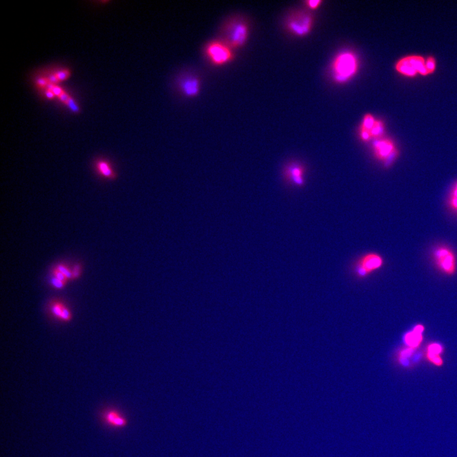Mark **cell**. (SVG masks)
<instances>
[{
    "instance_id": "obj_29",
    "label": "cell",
    "mask_w": 457,
    "mask_h": 457,
    "mask_svg": "<svg viewBox=\"0 0 457 457\" xmlns=\"http://www.w3.org/2000/svg\"><path fill=\"white\" fill-rule=\"evenodd\" d=\"M48 81L49 82H50L51 83H55V82H58L59 80L57 79V78L56 77V76L55 75V74H54V75L50 76V77H49L48 78Z\"/></svg>"
},
{
    "instance_id": "obj_28",
    "label": "cell",
    "mask_w": 457,
    "mask_h": 457,
    "mask_svg": "<svg viewBox=\"0 0 457 457\" xmlns=\"http://www.w3.org/2000/svg\"><path fill=\"white\" fill-rule=\"evenodd\" d=\"M37 84L38 85L41 87L46 86L47 82L46 80L43 79V78H40L37 80Z\"/></svg>"
},
{
    "instance_id": "obj_25",
    "label": "cell",
    "mask_w": 457,
    "mask_h": 457,
    "mask_svg": "<svg viewBox=\"0 0 457 457\" xmlns=\"http://www.w3.org/2000/svg\"><path fill=\"white\" fill-rule=\"evenodd\" d=\"M66 104L68 105L69 108L71 109L73 112H78L79 111V107L75 104V102L74 101L73 98H69V99L66 102Z\"/></svg>"
},
{
    "instance_id": "obj_14",
    "label": "cell",
    "mask_w": 457,
    "mask_h": 457,
    "mask_svg": "<svg viewBox=\"0 0 457 457\" xmlns=\"http://www.w3.org/2000/svg\"><path fill=\"white\" fill-rule=\"evenodd\" d=\"M50 311L53 317L63 321H70L72 318L70 310L62 302H53L50 306Z\"/></svg>"
},
{
    "instance_id": "obj_27",
    "label": "cell",
    "mask_w": 457,
    "mask_h": 457,
    "mask_svg": "<svg viewBox=\"0 0 457 457\" xmlns=\"http://www.w3.org/2000/svg\"><path fill=\"white\" fill-rule=\"evenodd\" d=\"M60 100H62V102L66 103L68 100L70 98V97L67 94L65 93L64 91L61 94L59 97Z\"/></svg>"
},
{
    "instance_id": "obj_8",
    "label": "cell",
    "mask_w": 457,
    "mask_h": 457,
    "mask_svg": "<svg viewBox=\"0 0 457 457\" xmlns=\"http://www.w3.org/2000/svg\"><path fill=\"white\" fill-rule=\"evenodd\" d=\"M314 19L310 13L298 11L288 17L286 26L287 30L297 37H306L312 30Z\"/></svg>"
},
{
    "instance_id": "obj_4",
    "label": "cell",
    "mask_w": 457,
    "mask_h": 457,
    "mask_svg": "<svg viewBox=\"0 0 457 457\" xmlns=\"http://www.w3.org/2000/svg\"><path fill=\"white\" fill-rule=\"evenodd\" d=\"M201 78L195 71L186 69L179 72L174 80L175 90L179 95L187 98L196 97L200 93Z\"/></svg>"
},
{
    "instance_id": "obj_12",
    "label": "cell",
    "mask_w": 457,
    "mask_h": 457,
    "mask_svg": "<svg viewBox=\"0 0 457 457\" xmlns=\"http://www.w3.org/2000/svg\"><path fill=\"white\" fill-rule=\"evenodd\" d=\"M443 352V347L438 343H431L428 345L425 357L426 360L436 366H442L443 360L441 357Z\"/></svg>"
},
{
    "instance_id": "obj_18",
    "label": "cell",
    "mask_w": 457,
    "mask_h": 457,
    "mask_svg": "<svg viewBox=\"0 0 457 457\" xmlns=\"http://www.w3.org/2000/svg\"><path fill=\"white\" fill-rule=\"evenodd\" d=\"M425 67H426L429 75L433 73L435 71L436 68L435 58L432 57V56L427 57V59L425 60Z\"/></svg>"
},
{
    "instance_id": "obj_1",
    "label": "cell",
    "mask_w": 457,
    "mask_h": 457,
    "mask_svg": "<svg viewBox=\"0 0 457 457\" xmlns=\"http://www.w3.org/2000/svg\"><path fill=\"white\" fill-rule=\"evenodd\" d=\"M250 33V24L247 18L240 13H234L222 22L219 38L236 50L245 46Z\"/></svg>"
},
{
    "instance_id": "obj_16",
    "label": "cell",
    "mask_w": 457,
    "mask_h": 457,
    "mask_svg": "<svg viewBox=\"0 0 457 457\" xmlns=\"http://www.w3.org/2000/svg\"><path fill=\"white\" fill-rule=\"evenodd\" d=\"M385 132V125L382 120L376 119L375 124L369 131L372 139H379L383 138Z\"/></svg>"
},
{
    "instance_id": "obj_6",
    "label": "cell",
    "mask_w": 457,
    "mask_h": 457,
    "mask_svg": "<svg viewBox=\"0 0 457 457\" xmlns=\"http://www.w3.org/2000/svg\"><path fill=\"white\" fill-rule=\"evenodd\" d=\"M372 151L375 158L387 169L393 165L400 155L395 143L389 138L383 137L374 140Z\"/></svg>"
},
{
    "instance_id": "obj_19",
    "label": "cell",
    "mask_w": 457,
    "mask_h": 457,
    "mask_svg": "<svg viewBox=\"0 0 457 457\" xmlns=\"http://www.w3.org/2000/svg\"><path fill=\"white\" fill-rule=\"evenodd\" d=\"M55 269H57L58 271L62 273L68 280L71 279H73L72 270H70V269L68 268L66 266L60 264L56 266Z\"/></svg>"
},
{
    "instance_id": "obj_20",
    "label": "cell",
    "mask_w": 457,
    "mask_h": 457,
    "mask_svg": "<svg viewBox=\"0 0 457 457\" xmlns=\"http://www.w3.org/2000/svg\"><path fill=\"white\" fill-rule=\"evenodd\" d=\"M306 6L311 10H317L321 6L322 1L321 0H308L304 2Z\"/></svg>"
},
{
    "instance_id": "obj_7",
    "label": "cell",
    "mask_w": 457,
    "mask_h": 457,
    "mask_svg": "<svg viewBox=\"0 0 457 457\" xmlns=\"http://www.w3.org/2000/svg\"><path fill=\"white\" fill-rule=\"evenodd\" d=\"M384 264V259L380 255L368 253L362 255L356 261L353 266V273L356 278L364 279L380 270Z\"/></svg>"
},
{
    "instance_id": "obj_30",
    "label": "cell",
    "mask_w": 457,
    "mask_h": 457,
    "mask_svg": "<svg viewBox=\"0 0 457 457\" xmlns=\"http://www.w3.org/2000/svg\"><path fill=\"white\" fill-rule=\"evenodd\" d=\"M46 95L47 97L50 98H53L55 96L54 93H53L52 91H50V90H48V91H46Z\"/></svg>"
},
{
    "instance_id": "obj_10",
    "label": "cell",
    "mask_w": 457,
    "mask_h": 457,
    "mask_svg": "<svg viewBox=\"0 0 457 457\" xmlns=\"http://www.w3.org/2000/svg\"><path fill=\"white\" fill-rule=\"evenodd\" d=\"M306 168L303 163L297 161H290L284 166L283 170V178L289 184L302 187L306 183Z\"/></svg>"
},
{
    "instance_id": "obj_21",
    "label": "cell",
    "mask_w": 457,
    "mask_h": 457,
    "mask_svg": "<svg viewBox=\"0 0 457 457\" xmlns=\"http://www.w3.org/2000/svg\"><path fill=\"white\" fill-rule=\"evenodd\" d=\"M50 284L53 288L57 289V290H61V289L64 287L66 283H64V282L60 281V280L56 278V277L54 276H53V277H51L50 279Z\"/></svg>"
},
{
    "instance_id": "obj_26",
    "label": "cell",
    "mask_w": 457,
    "mask_h": 457,
    "mask_svg": "<svg viewBox=\"0 0 457 457\" xmlns=\"http://www.w3.org/2000/svg\"><path fill=\"white\" fill-rule=\"evenodd\" d=\"M449 203L452 209L457 211V198L451 196L450 198Z\"/></svg>"
},
{
    "instance_id": "obj_3",
    "label": "cell",
    "mask_w": 457,
    "mask_h": 457,
    "mask_svg": "<svg viewBox=\"0 0 457 457\" xmlns=\"http://www.w3.org/2000/svg\"><path fill=\"white\" fill-rule=\"evenodd\" d=\"M203 52L208 62L216 67L229 64L236 57L235 50L220 38L206 43L203 47Z\"/></svg>"
},
{
    "instance_id": "obj_15",
    "label": "cell",
    "mask_w": 457,
    "mask_h": 457,
    "mask_svg": "<svg viewBox=\"0 0 457 457\" xmlns=\"http://www.w3.org/2000/svg\"><path fill=\"white\" fill-rule=\"evenodd\" d=\"M95 167L98 173L103 178L112 179L116 177L113 168L108 161L104 160H98L95 163Z\"/></svg>"
},
{
    "instance_id": "obj_23",
    "label": "cell",
    "mask_w": 457,
    "mask_h": 457,
    "mask_svg": "<svg viewBox=\"0 0 457 457\" xmlns=\"http://www.w3.org/2000/svg\"><path fill=\"white\" fill-rule=\"evenodd\" d=\"M53 275L56 277V278L59 279L60 281H63L66 283L67 281L68 280V278H67V277L65 276V275L62 274V273H60L59 271H58L57 269H55V270L53 271Z\"/></svg>"
},
{
    "instance_id": "obj_22",
    "label": "cell",
    "mask_w": 457,
    "mask_h": 457,
    "mask_svg": "<svg viewBox=\"0 0 457 457\" xmlns=\"http://www.w3.org/2000/svg\"><path fill=\"white\" fill-rule=\"evenodd\" d=\"M71 270H72L73 279H77L82 273V266L80 264H76Z\"/></svg>"
},
{
    "instance_id": "obj_2",
    "label": "cell",
    "mask_w": 457,
    "mask_h": 457,
    "mask_svg": "<svg viewBox=\"0 0 457 457\" xmlns=\"http://www.w3.org/2000/svg\"><path fill=\"white\" fill-rule=\"evenodd\" d=\"M333 78L338 84H345L355 76L359 69L357 56L351 51H344L336 56L331 64Z\"/></svg>"
},
{
    "instance_id": "obj_24",
    "label": "cell",
    "mask_w": 457,
    "mask_h": 457,
    "mask_svg": "<svg viewBox=\"0 0 457 457\" xmlns=\"http://www.w3.org/2000/svg\"><path fill=\"white\" fill-rule=\"evenodd\" d=\"M55 75L59 81H62L68 77L69 73L68 71H61L55 73Z\"/></svg>"
},
{
    "instance_id": "obj_9",
    "label": "cell",
    "mask_w": 457,
    "mask_h": 457,
    "mask_svg": "<svg viewBox=\"0 0 457 457\" xmlns=\"http://www.w3.org/2000/svg\"><path fill=\"white\" fill-rule=\"evenodd\" d=\"M396 69L401 75L414 77L417 74L429 75L425 67V60L422 56H407L400 59L396 64Z\"/></svg>"
},
{
    "instance_id": "obj_5",
    "label": "cell",
    "mask_w": 457,
    "mask_h": 457,
    "mask_svg": "<svg viewBox=\"0 0 457 457\" xmlns=\"http://www.w3.org/2000/svg\"><path fill=\"white\" fill-rule=\"evenodd\" d=\"M432 258L438 270L443 274L452 276L457 272V258L456 254L449 246H437L432 252Z\"/></svg>"
},
{
    "instance_id": "obj_11",
    "label": "cell",
    "mask_w": 457,
    "mask_h": 457,
    "mask_svg": "<svg viewBox=\"0 0 457 457\" xmlns=\"http://www.w3.org/2000/svg\"><path fill=\"white\" fill-rule=\"evenodd\" d=\"M102 418L107 425L112 427L121 428L127 425L126 418L116 410H107L103 413Z\"/></svg>"
},
{
    "instance_id": "obj_13",
    "label": "cell",
    "mask_w": 457,
    "mask_h": 457,
    "mask_svg": "<svg viewBox=\"0 0 457 457\" xmlns=\"http://www.w3.org/2000/svg\"><path fill=\"white\" fill-rule=\"evenodd\" d=\"M423 331H424V327L421 324H418L413 328V330L408 333L405 337V342L407 346L414 349L417 348L422 342Z\"/></svg>"
},
{
    "instance_id": "obj_17",
    "label": "cell",
    "mask_w": 457,
    "mask_h": 457,
    "mask_svg": "<svg viewBox=\"0 0 457 457\" xmlns=\"http://www.w3.org/2000/svg\"><path fill=\"white\" fill-rule=\"evenodd\" d=\"M376 121V118L371 114H366L363 118L362 124L360 125V129L366 130V131H370L371 128L373 127Z\"/></svg>"
}]
</instances>
